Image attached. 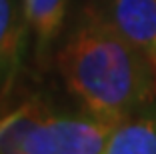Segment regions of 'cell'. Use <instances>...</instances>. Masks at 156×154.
I'll list each match as a JSON object with an SVG mask.
<instances>
[{"instance_id": "6da1fadb", "label": "cell", "mask_w": 156, "mask_h": 154, "mask_svg": "<svg viewBox=\"0 0 156 154\" xmlns=\"http://www.w3.org/2000/svg\"><path fill=\"white\" fill-rule=\"evenodd\" d=\"M64 84L86 112L120 122L156 98V68L108 16L88 8L58 52Z\"/></svg>"}, {"instance_id": "7a4b0ae2", "label": "cell", "mask_w": 156, "mask_h": 154, "mask_svg": "<svg viewBox=\"0 0 156 154\" xmlns=\"http://www.w3.org/2000/svg\"><path fill=\"white\" fill-rule=\"evenodd\" d=\"M114 122L98 118L56 116L54 112L26 138L20 154H98L104 152Z\"/></svg>"}, {"instance_id": "3957f363", "label": "cell", "mask_w": 156, "mask_h": 154, "mask_svg": "<svg viewBox=\"0 0 156 154\" xmlns=\"http://www.w3.org/2000/svg\"><path fill=\"white\" fill-rule=\"evenodd\" d=\"M108 18L156 68V0H110Z\"/></svg>"}, {"instance_id": "277c9868", "label": "cell", "mask_w": 156, "mask_h": 154, "mask_svg": "<svg viewBox=\"0 0 156 154\" xmlns=\"http://www.w3.org/2000/svg\"><path fill=\"white\" fill-rule=\"evenodd\" d=\"M106 154H156V108L148 104L114 124Z\"/></svg>"}, {"instance_id": "5b68a950", "label": "cell", "mask_w": 156, "mask_h": 154, "mask_svg": "<svg viewBox=\"0 0 156 154\" xmlns=\"http://www.w3.org/2000/svg\"><path fill=\"white\" fill-rule=\"evenodd\" d=\"M52 114L44 98L32 96L0 116V154H20L26 138Z\"/></svg>"}, {"instance_id": "8992f818", "label": "cell", "mask_w": 156, "mask_h": 154, "mask_svg": "<svg viewBox=\"0 0 156 154\" xmlns=\"http://www.w3.org/2000/svg\"><path fill=\"white\" fill-rule=\"evenodd\" d=\"M66 8L68 0H24L22 18L36 38V56L40 62L48 56L52 42L58 38Z\"/></svg>"}, {"instance_id": "52a82bcc", "label": "cell", "mask_w": 156, "mask_h": 154, "mask_svg": "<svg viewBox=\"0 0 156 154\" xmlns=\"http://www.w3.org/2000/svg\"><path fill=\"white\" fill-rule=\"evenodd\" d=\"M24 26L12 0H0V82L8 80L18 68L24 42Z\"/></svg>"}]
</instances>
